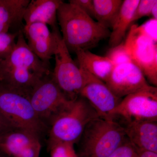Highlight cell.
<instances>
[{
  "instance_id": "obj_7",
  "label": "cell",
  "mask_w": 157,
  "mask_h": 157,
  "mask_svg": "<svg viewBox=\"0 0 157 157\" xmlns=\"http://www.w3.org/2000/svg\"><path fill=\"white\" fill-rule=\"evenodd\" d=\"M125 45L134 63L149 82L157 86V44L141 33L137 25L131 26Z\"/></svg>"
},
{
  "instance_id": "obj_23",
  "label": "cell",
  "mask_w": 157,
  "mask_h": 157,
  "mask_svg": "<svg viewBox=\"0 0 157 157\" xmlns=\"http://www.w3.org/2000/svg\"><path fill=\"white\" fill-rule=\"evenodd\" d=\"M156 3L157 0H139L133 15L132 22L141 17L150 16L152 9Z\"/></svg>"
},
{
  "instance_id": "obj_12",
  "label": "cell",
  "mask_w": 157,
  "mask_h": 157,
  "mask_svg": "<svg viewBox=\"0 0 157 157\" xmlns=\"http://www.w3.org/2000/svg\"><path fill=\"white\" fill-rule=\"evenodd\" d=\"M22 32L32 51L40 59L49 63L57 46L58 28L51 31L45 24L34 23L24 25Z\"/></svg>"
},
{
  "instance_id": "obj_17",
  "label": "cell",
  "mask_w": 157,
  "mask_h": 157,
  "mask_svg": "<svg viewBox=\"0 0 157 157\" xmlns=\"http://www.w3.org/2000/svg\"><path fill=\"white\" fill-rule=\"evenodd\" d=\"M39 140L40 137L34 133L14 129L0 137V150L9 157H13L30 144Z\"/></svg>"
},
{
  "instance_id": "obj_2",
  "label": "cell",
  "mask_w": 157,
  "mask_h": 157,
  "mask_svg": "<svg viewBox=\"0 0 157 157\" xmlns=\"http://www.w3.org/2000/svg\"><path fill=\"white\" fill-rule=\"evenodd\" d=\"M128 139L124 127L99 117L88 124L80 140L78 157H107Z\"/></svg>"
},
{
  "instance_id": "obj_5",
  "label": "cell",
  "mask_w": 157,
  "mask_h": 157,
  "mask_svg": "<svg viewBox=\"0 0 157 157\" xmlns=\"http://www.w3.org/2000/svg\"><path fill=\"white\" fill-rule=\"evenodd\" d=\"M29 96L37 116L48 129L57 117L70 107L73 100H69L60 89L52 72L38 82Z\"/></svg>"
},
{
  "instance_id": "obj_19",
  "label": "cell",
  "mask_w": 157,
  "mask_h": 157,
  "mask_svg": "<svg viewBox=\"0 0 157 157\" xmlns=\"http://www.w3.org/2000/svg\"><path fill=\"white\" fill-rule=\"evenodd\" d=\"M123 2L122 0H93L95 18L97 22L106 28H112Z\"/></svg>"
},
{
  "instance_id": "obj_26",
  "label": "cell",
  "mask_w": 157,
  "mask_h": 157,
  "mask_svg": "<svg viewBox=\"0 0 157 157\" xmlns=\"http://www.w3.org/2000/svg\"><path fill=\"white\" fill-rule=\"evenodd\" d=\"M40 140L30 144L13 157H39L41 150Z\"/></svg>"
},
{
  "instance_id": "obj_6",
  "label": "cell",
  "mask_w": 157,
  "mask_h": 157,
  "mask_svg": "<svg viewBox=\"0 0 157 157\" xmlns=\"http://www.w3.org/2000/svg\"><path fill=\"white\" fill-rule=\"evenodd\" d=\"M54 56L55 65L52 77L68 99L74 100L79 96L84 86L85 77L71 57L59 32L57 35V46Z\"/></svg>"
},
{
  "instance_id": "obj_24",
  "label": "cell",
  "mask_w": 157,
  "mask_h": 157,
  "mask_svg": "<svg viewBox=\"0 0 157 157\" xmlns=\"http://www.w3.org/2000/svg\"><path fill=\"white\" fill-rule=\"evenodd\" d=\"M137 29L141 33L155 42H157V20L151 18L147 21Z\"/></svg>"
},
{
  "instance_id": "obj_4",
  "label": "cell",
  "mask_w": 157,
  "mask_h": 157,
  "mask_svg": "<svg viewBox=\"0 0 157 157\" xmlns=\"http://www.w3.org/2000/svg\"><path fill=\"white\" fill-rule=\"evenodd\" d=\"M0 113L13 128L41 136L48 130L37 116L28 94L0 82Z\"/></svg>"
},
{
  "instance_id": "obj_22",
  "label": "cell",
  "mask_w": 157,
  "mask_h": 157,
  "mask_svg": "<svg viewBox=\"0 0 157 157\" xmlns=\"http://www.w3.org/2000/svg\"><path fill=\"white\" fill-rule=\"evenodd\" d=\"M18 33L19 32L0 34V61L11 52L15 45Z\"/></svg>"
},
{
  "instance_id": "obj_11",
  "label": "cell",
  "mask_w": 157,
  "mask_h": 157,
  "mask_svg": "<svg viewBox=\"0 0 157 157\" xmlns=\"http://www.w3.org/2000/svg\"><path fill=\"white\" fill-rule=\"evenodd\" d=\"M0 66L28 70L41 78L51 72L49 63L40 59L29 47L22 30L19 31L11 52L0 61Z\"/></svg>"
},
{
  "instance_id": "obj_25",
  "label": "cell",
  "mask_w": 157,
  "mask_h": 157,
  "mask_svg": "<svg viewBox=\"0 0 157 157\" xmlns=\"http://www.w3.org/2000/svg\"><path fill=\"white\" fill-rule=\"evenodd\" d=\"M135 154L134 147L127 139L115 151L107 157H133Z\"/></svg>"
},
{
  "instance_id": "obj_21",
  "label": "cell",
  "mask_w": 157,
  "mask_h": 157,
  "mask_svg": "<svg viewBox=\"0 0 157 157\" xmlns=\"http://www.w3.org/2000/svg\"><path fill=\"white\" fill-rule=\"evenodd\" d=\"M74 144L70 142H59L48 146L51 157H78Z\"/></svg>"
},
{
  "instance_id": "obj_27",
  "label": "cell",
  "mask_w": 157,
  "mask_h": 157,
  "mask_svg": "<svg viewBox=\"0 0 157 157\" xmlns=\"http://www.w3.org/2000/svg\"><path fill=\"white\" fill-rule=\"evenodd\" d=\"M69 2L78 7L90 17L95 18L93 0H70Z\"/></svg>"
},
{
  "instance_id": "obj_9",
  "label": "cell",
  "mask_w": 157,
  "mask_h": 157,
  "mask_svg": "<svg viewBox=\"0 0 157 157\" xmlns=\"http://www.w3.org/2000/svg\"><path fill=\"white\" fill-rule=\"evenodd\" d=\"M105 83L113 93L121 99L151 86L141 70L132 62L114 66Z\"/></svg>"
},
{
  "instance_id": "obj_29",
  "label": "cell",
  "mask_w": 157,
  "mask_h": 157,
  "mask_svg": "<svg viewBox=\"0 0 157 157\" xmlns=\"http://www.w3.org/2000/svg\"><path fill=\"white\" fill-rule=\"evenodd\" d=\"M135 148V154L137 157H157V153L141 149Z\"/></svg>"
},
{
  "instance_id": "obj_20",
  "label": "cell",
  "mask_w": 157,
  "mask_h": 157,
  "mask_svg": "<svg viewBox=\"0 0 157 157\" xmlns=\"http://www.w3.org/2000/svg\"><path fill=\"white\" fill-rule=\"evenodd\" d=\"M106 56L111 60L114 66L132 62L124 41L119 45L111 47Z\"/></svg>"
},
{
  "instance_id": "obj_8",
  "label": "cell",
  "mask_w": 157,
  "mask_h": 157,
  "mask_svg": "<svg viewBox=\"0 0 157 157\" xmlns=\"http://www.w3.org/2000/svg\"><path fill=\"white\" fill-rule=\"evenodd\" d=\"M120 117L127 122L157 121V89L151 86L126 96L109 114V119Z\"/></svg>"
},
{
  "instance_id": "obj_14",
  "label": "cell",
  "mask_w": 157,
  "mask_h": 157,
  "mask_svg": "<svg viewBox=\"0 0 157 157\" xmlns=\"http://www.w3.org/2000/svg\"><path fill=\"white\" fill-rule=\"evenodd\" d=\"M61 0H31L26 8L23 16L25 25L40 22L57 28V13Z\"/></svg>"
},
{
  "instance_id": "obj_18",
  "label": "cell",
  "mask_w": 157,
  "mask_h": 157,
  "mask_svg": "<svg viewBox=\"0 0 157 157\" xmlns=\"http://www.w3.org/2000/svg\"><path fill=\"white\" fill-rule=\"evenodd\" d=\"M139 0H124L114 23L109 37V45L113 47L123 42L127 30L132 23V19Z\"/></svg>"
},
{
  "instance_id": "obj_1",
  "label": "cell",
  "mask_w": 157,
  "mask_h": 157,
  "mask_svg": "<svg viewBox=\"0 0 157 157\" xmlns=\"http://www.w3.org/2000/svg\"><path fill=\"white\" fill-rule=\"evenodd\" d=\"M57 19L62 38L69 51L89 50L109 37V29L101 25L71 3L63 2L58 9Z\"/></svg>"
},
{
  "instance_id": "obj_32",
  "label": "cell",
  "mask_w": 157,
  "mask_h": 157,
  "mask_svg": "<svg viewBox=\"0 0 157 157\" xmlns=\"http://www.w3.org/2000/svg\"><path fill=\"white\" fill-rule=\"evenodd\" d=\"M133 157H137L136 155V154H135V155H134V156Z\"/></svg>"
},
{
  "instance_id": "obj_28",
  "label": "cell",
  "mask_w": 157,
  "mask_h": 157,
  "mask_svg": "<svg viewBox=\"0 0 157 157\" xmlns=\"http://www.w3.org/2000/svg\"><path fill=\"white\" fill-rule=\"evenodd\" d=\"M14 129L0 113V137L7 132Z\"/></svg>"
},
{
  "instance_id": "obj_31",
  "label": "cell",
  "mask_w": 157,
  "mask_h": 157,
  "mask_svg": "<svg viewBox=\"0 0 157 157\" xmlns=\"http://www.w3.org/2000/svg\"><path fill=\"white\" fill-rule=\"evenodd\" d=\"M0 157H9L0 150Z\"/></svg>"
},
{
  "instance_id": "obj_10",
  "label": "cell",
  "mask_w": 157,
  "mask_h": 157,
  "mask_svg": "<svg viewBox=\"0 0 157 157\" xmlns=\"http://www.w3.org/2000/svg\"><path fill=\"white\" fill-rule=\"evenodd\" d=\"M80 69L85 77L86 82L79 96L88 101L100 117L109 119V113L121 99L116 97L104 82L86 70Z\"/></svg>"
},
{
  "instance_id": "obj_3",
  "label": "cell",
  "mask_w": 157,
  "mask_h": 157,
  "mask_svg": "<svg viewBox=\"0 0 157 157\" xmlns=\"http://www.w3.org/2000/svg\"><path fill=\"white\" fill-rule=\"evenodd\" d=\"M100 117L87 100L78 96L54 121L48 129V146L59 142H78L86 127Z\"/></svg>"
},
{
  "instance_id": "obj_16",
  "label": "cell",
  "mask_w": 157,
  "mask_h": 157,
  "mask_svg": "<svg viewBox=\"0 0 157 157\" xmlns=\"http://www.w3.org/2000/svg\"><path fill=\"white\" fill-rule=\"evenodd\" d=\"M79 68L86 70L104 82L107 81L114 67L109 58L92 53L89 50L76 52Z\"/></svg>"
},
{
  "instance_id": "obj_13",
  "label": "cell",
  "mask_w": 157,
  "mask_h": 157,
  "mask_svg": "<svg viewBox=\"0 0 157 157\" xmlns=\"http://www.w3.org/2000/svg\"><path fill=\"white\" fill-rule=\"evenodd\" d=\"M126 136L136 148L157 153V122L156 121H134L124 127Z\"/></svg>"
},
{
  "instance_id": "obj_30",
  "label": "cell",
  "mask_w": 157,
  "mask_h": 157,
  "mask_svg": "<svg viewBox=\"0 0 157 157\" xmlns=\"http://www.w3.org/2000/svg\"><path fill=\"white\" fill-rule=\"evenodd\" d=\"M150 16L152 18L157 20V3L154 6L151 12Z\"/></svg>"
},
{
  "instance_id": "obj_15",
  "label": "cell",
  "mask_w": 157,
  "mask_h": 157,
  "mask_svg": "<svg viewBox=\"0 0 157 157\" xmlns=\"http://www.w3.org/2000/svg\"><path fill=\"white\" fill-rule=\"evenodd\" d=\"M30 0H0V34L13 27H21L26 8Z\"/></svg>"
}]
</instances>
